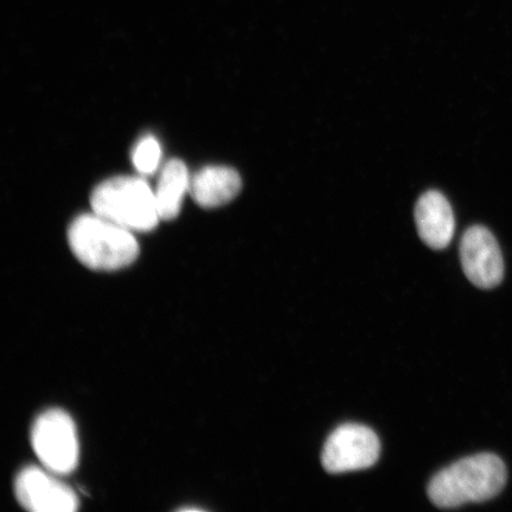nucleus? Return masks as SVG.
I'll return each instance as SVG.
<instances>
[{
  "label": "nucleus",
  "mask_w": 512,
  "mask_h": 512,
  "mask_svg": "<svg viewBox=\"0 0 512 512\" xmlns=\"http://www.w3.org/2000/svg\"><path fill=\"white\" fill-rule=\"evenodd\" d=\"M507 478V467L495 454H477L437 473L428 485V497L440 509L485 502L503 490Z\"/></svg>",
  "instance_id": "obj_1"
},
{
  "label": "nucleus",
  "mask_w": 512,
  "mask_h": 512,
  "mask_svg": "<svg viewBox=\"0 0 512 512\" xmlns=\"http://www.w3.org/2000/svg\"><path fill=\"white\" fill-rule=\"evenodd\" d=\"M70 249L93 271L113 272L137 260L139 243L130 230L98 214H83L68 229Z\"/></svg>",
  "instance_id": "obj_2"
},
{
  "label": "nucleus",
  "mask_w": 512,
  "mask_h": 512,
  "mask_svg": "<svg viewBox=\"0 0 512 512\" xmlns=\"http://www.w3.org/2000/svg\"><path fill=\"white\" fill-rule=\"evenodd\" d=\"M91 206L93 213L132 233L151 232L160 220L155 191L140 177L107 179L94 189Z\"/></svg>",
  "instance_id": "obj_3"
},
{
  "label": "nucleus",
  "mask_w": 512,
  "mask_h": 512,
  "mask_svg": "<svg viewBox=\"0 0 512 512\" xmlns=\"http://www.w3.org/2000/svg\"><path fill=\"white\" fill-rule=\"evenodd\" d=\"M31 444L43 467L69 475L79 464L80 445L72 416L62 409L42 413L31 430Z\"/></svg>",
  "instance_id": "obj_4"
},
{
  "label": "nucleus",
  "mask_w": 512,
  "mask_h": 512,
  "mask_svg": "<svg viewBox=\"0 0 512 512\" xmlns=\"http://www.w3.org/2000/svg\"><path fill=\"white\" fill-rule=\"evenodd\" d=\"M380 453V440L373 430L363 425L345 424L326 440L322 464L331 475L366 470L377 463Z\"/></svg>",
  "instance_id": "obj_5"
},
{
  "label": "nucleus",
  "mask_w": 512,
  "mask_h": 512,
  "mask_svg": "<svg viewBox=\"0 0 512 512\" xmlns=\"http://www.w3.org/2000/svg\"><path fill=\"white\" fill-rule=\"evenodd\" d=\"M55 473L44 467L29 466L19 472L15 494L24 509L35 512H74L79 498Z\"/></svg>",
  "instance_id": "obj_6"
},
{
  "label": "nucleus",
  "mask_w": 512,
  "mask_h": 512,
  "mask_svg": "<svg viewBox=\"0 0 512 512\" xmlns=\"http://www.w3.org/2000/svg\"><path fill=\"white\" fill-rule=\"evenodd\" d=\"M460 261L467 279L473 285L490 290L502 283L503 255L488 228L473 226L466 230L460 242Z\"/></svg>",
  "instance_id": "obj_7"
},
{
  "label": "nucleus",
  "mask_w": 512,
  "mask_h": 512,
  "mask_svg": "<svg viewBox=\"0 0 512 512\" xmlns=\"http://www.w3.org/2000/svg\"><path fill=\"white\" fill-rule=\"evenodd\" d=\"M415 223L422 241L435 251L450 245L456 220L450 202L437 190L425 192L415 206Z\"/></svg>",
  "instance_id": "obj_8"
},
{
  "label": "nucleus",
  "mask_w": 512,
  "mask_h": 512,
  "mask_svg": "<svg viewBox=\"0 0 512 512\" xmlns=\"http://www.w3.org/2000/svg\"><path fill=\"white\" fill-rule=\"evenodd\" d=\"M242 179L229 166L209 165L191 175L190 195L206 209L226 206L240 194Z\"/></svg>",
  "instance_id": "obj_9"
},
{
  "label": "nucleus",
  "mask_w": 512,
  "mask_h": 512,
  "mask_svg": "<svg viewBox=\"0 0 512 512\" xmlns=\"http://www.w3.org/2000/svg\"><path fill=\"white\" fill-rule=\"evenodd\" d=\"M191 175L181 159H171L160 170L155 190L160 220H175L181 213L185 194L190 192Z\"/></svg>",
  "instance_id": "obj_10"
},
{
  "label": "nucleus",
  "mask_w": 512,
  "mask_h": 512,
  "mask_svg": "<svg viewBox=\"0 0 512 512\" xmlns=\"http://www.w3.org/2000/svg\"><path fill=\"white\" fill-rule=\"evenodd\" d=\"M132 160L139 174L146 176L156 174L162 160V147L158 140L153 136L140 139L134 147Z\"/></svg>",
  "instance_id": "obj_11"
}]
</instances>
